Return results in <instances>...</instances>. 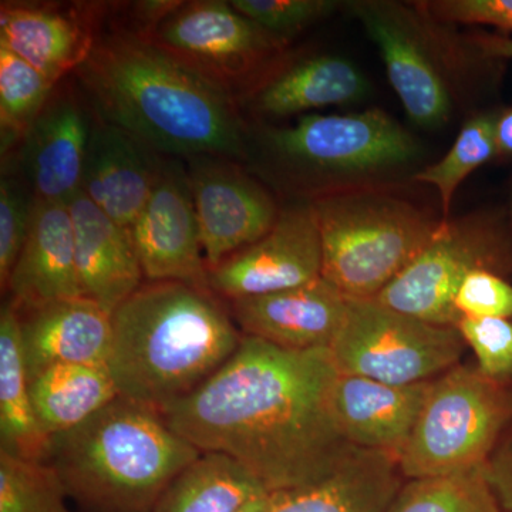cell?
I'll list each match as a JSON object with an SVG mask.
<instances>
[{
    "label": "cell",
    "mask_w": 512,
    "mask_h": 512,
    "mask_svg": "<svg viewBox=\"0 0 512 512\" xmlns=\"http://www.w3.org/2000/svg\"><path fill=\"white\" fill-rule=\"evenodd\" d=\"M370 93L365 73L339 55H313L266 74L249 93V110L265 117L295 116L328 106L359 103Z\"/></svg>",
    "instance_id": "obj_23"
},
{
    "label": "cell",
    "mask_w": 512,
    "mask_h": 512,
    "mask_svg": "<svg viewBox=\"0 0 512 512\" xmlns=\"http://www.w3.org/2000/svg\"><path fill=\"white\" fill-rule=\"evenodd\" d=\"M322 239L311 201L285 208L268 232L208 271V289L225 301L269 295L322 276Z\"/></svg>",
    "instance_id": "obj_12"
},
{
    "label": "cell",
    "mask_w": 512,
    "mask_h": 512,
    "mask_svg": "<svg viewBox=\"0 0 512 512\" xmlns=\"http://www.w3.org/2000/svg\"><path fill=\"white\" fill-rule=\"evenodd\" d=\"M456 328L476 353L478 370L495 382L512 384V320L464 316Z\"/></svg>",
    "instance_id": "obj_33"
},
{
    "label": "cell",
    "mask_w": 512,
    "mask_h": 512,
    "mask_svg": "<svg viewBox=\"0 0 512 512\" xmlns=\"http://www.w3.org/2000/svg\"><path fill=\"white\" fill-rule=\"evenodd\" d=\"M76 74L100 119L150 150L247 157L249 134L231 93L141 33L96 40Z\"/></svg>",
    "instance_id": "obj_2"
},
{
    "label": "cell",
    "mask_w": 512,
    "mask_h": 512,
    "mask_svg": "<svg viewBox=\"0 0 512 512\" xmlns=\"http://www.w3.org/2000/svg\"><path fill=\"white\" fill-rule=\"evenodd\" d=\"M485 477L493 488L503 512H512V424L504 431L484 466Z\"/></svg>",
    "instance_id": "obj_37"
},
{
    "label": "cell",
    "mask_w": 512,
    "mask_h": 512,
    "mask_svg": "<svg viewBox=\"0 0 512 512\" xmlns=\"http://www.w3.org/2000/svg\"><path fill=\"white\" fill-rule=\"evenodd\" d=\"M76 264L84 298L113 312L143 286L131 229L121 227L83 191L69 202Z\"/></svg>",
    "instance_id": "obj_18"
},
{
    "label": "cell",
    "mask_w": 512,
    "mask_h": 512,
    "mask_svg": "<svg viewBox=\"0 0 512 512\" xmlns=\"http://www.w3.org/2000/svg\"><path fill=\"white\" fill-rule=\"evenodd\" d=\"M187 173L208 271L278 221L281 211L264 185L224 157H191Z\"/></svg>",
    "instance_id": "obj_13"
},
{
    "label": "cell",
    "mask_w": 512,
    "mask_h": 512,
    "mask_svg": "<svg viewBox=\"0 0 512 512\" xmlns=\"http://www.w3.org/2000/svg\"><path fill=\"white\" fill-rule=\"evenodd\" d=\"M498 113L500 111H480L468 117L446 156L413 175L417 183L436 188L443 215L441 220L450 218L454 195L468 175L495 158Z\"/></svg>",
    "instance_id": "obj_28"
},
{
    "label": "cell",
    "mask_w": 512,
    "mask_h": 512,
    "mask_svg": "<svg viewBox=\"0 0 512 512\" xmlns=\"http://www.w3.org/2000/svg\"><path fill=\"white\" fill-rule=\"evenodd\" d=\"M468 40L490 59L507 62L512 60V37L497 35V33H471Z\"/></svg>",
    "instance_id": "obj_38"
},
{
    "label": "cell",
    "mask_w": 512,
    "mask_h": 512,
    "mask_svg": "<svg viewBox=\"0 0 512 512\" xmlns=\"http://www.w3.org/2000/svg\"><path fill=\"white\" fill-rule=\"evenodd\" d=\"M66 488L46 461L0 451V512H70Z\"/></svg>",
    "instance_id": "obj_31"
},
{
    "label": "cell",
    "mask_w": 512,
    "mask_h": 512,
    "mask_svg": "<svg viewBox=\"0 0 512 512\" xmlns=\"http://www.w3.org/2000/svg\"><path fill=\"white\" fill-rule=\"evenodd\" d=\"M89 121L73 97L50 99L23 137L22 161L36 200L69 205L82 187Z\"/></svg>",
    "instance_id": "obj_21"
},
{
    "label": "cell",
    "mask_w": 512,
    "mask_h": 512,
    "mask_svg": "<svg viewBox=\"0 0 512 512\" xmlns=\"http://www.w3.org/2000/svg\"><path fill=\"white\" fill-rule=\"evenodd\" d=\"M466 348L454 326L403 315L375 299H349L345 322L330 352L340 373L416 384L453 369Z\"/></svg>",
    "instance_id": "obj_10"
},
{
    "label": "cell",
    "mask_w": 512,
    "mask_h": 512,
    "mask_svg": "<svg viewBox=\"0 0 512 512\" xmlns=\"http://www.w3.org/2000/svg\"><path fill=\"white\" fill-rule=\"evenodd\" d=\"M30 396L46 436L80 426L120 397L106 365H57L30 379Z\"/></svg>",
    "instance_id": "obj_26"
},
{
    "label": "cell",
    "mask_w": 512,
    "mask_h": 512,
    "mask_svg": "<svg viewBox=\"0 0 512 512\" xmlns=\"http://www.w3.org/2000/svg\"><path fill=\"white\" fill-rule=\"evenodd\" d=\"M512 424V384L473 366H454L431 382L412 436L399 458L402 476H450L485 466Z\"/></svg>",
    "instance_id": "obj_8"
},
{
    "label": "cell",
    "mask_w": 512,
    "mask_h": 512,
    "mask_svg": "<svg viewBox=\"0 0 512 512\" xmlns=\"http://www.w3.org/2000/svg\"><path fill=\"white\" fill-rule=\"evenodd\" d=\"M6 288L23 311L83 296L69 205L35 198L28 237Z\"/></svg>",
    "instance_id": "obj_19"
},
{
    "label": "cell",
    "mask_w": 512,
    "mask_h": 512,
    "mask_svg": "<svg viewBox=\"0 0 512 512\" xmlns=\"http://www.w3.org/2000/svg\"><path fill=\"white\" fill-rule=\"evenodd\" d=\"M150 151L106 121L90 131L80 191L121 227H133L156 183L160 164Z\"/></svg>",
    "instance_id": "obj_20"
},
{
    "label": "cell",
    "mask_w": 512,
    "mask_h": 512,
    "mask_svg": "<svg viewBox=\"0 0 512 512\" xmlns=\"http://www.w3.org/2000/svg\"><path fill=\"white\" fill-rule=\"evenodd\" d=\"M431 382L390 384L339 372L332 389L336 426L352 446L399 460L429 396Z\"/></svg>",
    "instance_id": "obj_16"
},
{
    "label": "cell",
    "mask_w": 512,
    "mask_h": 512,
    "mask_svg": "<svg viewBox=\"0 0 512 512\" xmlns=\"http://www.w3.org/2000/svg\"><path fill=\"white\" fill-rule=\"evenodd\" d=\"M49 441L36 419L30 396L19 309L9 302L0 312V451L46 461Z\"/></svg>",
    "instance_id": "obj_25"
},
{
    "label": "cell",
    "mask_w": 512,
    "mask_h": 512,
    "mask_svg": "<svg viewBox=\"0 0 512 512\" xmlns=\"http://www.w3.org/2000/svg\"><path fill=\"white\" fill-rule=\"evenodd\" d=\"M144 36L228 93V83L255 73L286 43L220 0L180 2Z\"/></svg>",
    "instance_id": "obj_11"
},
{
    "label": "cell",
    "mask_w": 512,
    "mask_h": 512,
    "mask_svg": "<svg viewBox=\"0 0 512 512\" xmlns=\"http://www.w3.org/2000/svg\"><path fill=\"white\" fill-rule=\"evenodd\" d=\"M476 271L512 275L507 212L474 211L456 220H441L419 255L375 301L403 315L456 328L463 318L454 303L458 289Z\"/></svg>",
    "instance_id": "obj_9"
},
{
    "label": "cell",
    "mask_w": 512,
    "mask_h": 512,
    "mask_svg": "<svg viewBox=\"0 0 512 512\" xmlns=\"http://www.w3.org/2000/svg\"><path fill=\"white\" fill-rule=\"evenodd\" d=\"M131 235L148 282H181L208 289V266L190 178L180 164H160Z\"/></svg>",
    "instance_id": "obj_14"
},
{
    "label": "cell",
    "mask_w": 512,
    "mask_h": 512,
    "mask_svg": "<svg viewBox=\"0 0 512 512\" xmlns=\"http://www.w3.org/2000/svg\"><path fill=\"white\" fill-rule=\"evenodd\" d=\"M330 349L288 350L244 336L190 396L160 413L200 451L227 454L269 494L329 476L355 448L332 412Z\"/></svg>",
    "instance_id": "obj_1"
},
{
    "label": "cell",
    "mask_w": 512,
    "mask_h": 512,
    "mask_svg": "<svg viewBox=\"0 0 512 512\" xmlns=\"http://www.w3.org/2000/svg\"><path fill=\"white\" fill-rule=\"evenodd\" d=\"M242 335L288 350L330 349L349 308V298L325 278L228 302Z\"/></svg>",
    "instance_id": "obj_15"
},
{
    "label": "cell",
    "mask_w": 512,
    "mask_h": 512,
    "mask_svg": "<svg viewBox=\"0 0 512 512\" xmlns=\"http://www.w3.org/2000/svg\"><path fill=\"white\" fill-rule=\"evenodd\" d=\"M35 197L30 200L26 191L8 177L0 183V282L8 285L13 266L28 237Z\"/></svg>",
    "instance_id": "obj_34"
},
{
    "label": "cell",
    "mask_w": 512,
    "mask_h": 512,
    "mask_svg": "<svg viewBox=\"0 0 512 512\" xmlns=\"http://www.w3.org/2000/svg\"><path fill=\"white\" fill-rule=\"evenodd\" d=\"M242 338L210 289L148 282L113 312L106 366L121 397L163 413L214 376Z\"/></svg>",
    "instance_id": "obj_3"
},
{
    "label": "cell",
    "mask_w": 512,
    "mask_h": 512,
    "mask_svg": "<svg viewBox=\"0 0 512 512\" xmlns=\"http://www.w3.org/2000/svg\"><path fill=\"white\" fill-rule=\"evenodd\" d=\"M384 512H503L484 467L450 476L414 478Z\"/></svg>",
    "instance_id": "obj_29"
},
{
    "label": "cell",
    "mask_w": 512,
    "mask_h": 512,
    "mask_svg": "<svg viewBox=\"0 0 512 512\" xmlns=\"http://www.w3.org/2000/svg\"><path fill=\"white\" fill-rule=\"evenodd\" d=\"M266 494L264 485L234 458L201 451L168 484L153 512H238Z\"/></svg>",
    "instance_id": "obj_27"
},
{
    "label": "cell",
    "mask_w": 512,
    "mask_h": 512,
    "mask_svg": "<svg viewBox=\"0 0 512 512\" xmlns=\"http://www.w3.org/2000/svg\"><path fill=\"white\" fill-rule=\"evenodd\" d=\"M346 9L375 43L414 126H446L468 80L485 64L501 62L484 56L454 25L434 19L417 2L356 0Z\"/></svg>",
    "instance_id": "obj_6"
},
{
    "label": "cell",
    "mask_w": 512,
    "mask_h": 512,
    "mask_svg": "<svg viewBox=\"0 0 512 512\" xmlns=\"http://www.w3.org/2000/svg\"><path fill=\"white\" fill-rule=\"evenodd\" d=\"M429 15L448 25L490 26L512 32V0H424L417 2Z\"/></svg>",
    "instance_id": "obj_36"
},
{
    "label": "cell",
    "mask_w": 512,
    "mask_h": 512,
    "mask_svg": "<svg viewBox=\"0 0 512 512\" xmlns=\"http://www.w3.org/2000/svg\"><path fill=\"white\" fill-rule=\"evenodd\" d=\"M94 43L92 29L76 13L20 3H6L0 10V47L32 64L52 83L76 73Z\"/></svg>",
    "instance_id": "obj_24"
},
{
    "label": "cell",
    "mask_w": 512,
    "mask_h": 512,
    "mask_svg": "<svg viewBox=\"0 0 512 512\" xmlns=\"http://www.w3.org/2000/svg\"><path fill=\"white\" fill-rule=\"evenodd\" d=\"M55 83L32 64L0 47V123L3 136L25 137L52 99Z\"/></svg>",
    "instance_id": "obj_30"
},
{
    "label": "cell",
    "mask_w": 512,
    "mask_h": 512,
    "mask_svg": "<svg viewBox=\"0 0 512 512\" xmlns=\"http://www.w3.org/2000/svg\"><path fill=\"white\" fill-rule=\"evenodd\" d=\"M256 153L275 180L309 200L383 187L417 163L421 146L387 111L306 114L289 127H268L256 138Z\"/></svg>",
    "instance_id": "obj_5"
},
{
    "label": "cell",
    "mask_w": 512,
    "mask_h": 512,
    "mask_svg": "<svg viewBox=\"0 0 512 512\" xmlns=\"http://www.w3.org/2000/svg\"><path fill=\"white\" fill-rule=\"evenodd\" d=\"M29 377L57 365H106L113 343V315L80 298L20 312Z\"/></svg>",
    "instance_id": "obj_17"
},
{
    "label": "cell",
    "mask_w": 512,
    "mask_h": 512,
    "mask_svg": "<svg viewBox=\"0 0 512 512\" xmlns=\"http://www.w3.org/2000/svg\"><path fill=\"white\" fill-rule=\"evenodd\" d=\"M507 214H508V224H510V234H511V244H512V195H511V202H510V210H508Z\"/></svg>",
    "instance_id": "obj_41"
},
{
    "label": "cell",
    "mask_w": 512,
    "mask_h": 512,
    "mask_svg": "<svg viewBox=\"0 0 512 512\" xmlns=\"http://www.w3.org/2000/svg\"><path fill=\"white\" fill-rule=\"evenodd\" d=\"M201 451L156 410L117 397L80 426L50 437L46 463L67 494L106 512H153Z\"/></svg>",
    "instance_id": "obj_4"
},
{
    "label": "cell",
    "mask_w": 512,
    "mask_h": 512,
    "mask_svg": "<svg viewBox=\"0 0 512 512\" xmlns=\"http://www.w3.org/2000/svg\"><path fill=\"white\" fill-rule=\"evenodd\" d=\"M495 157L512 158V107L500 111L495 121Z\"/></svg>",
    "instance_id": "obj_39"
},
{
    "label": "cell",
    "mask_w": 512,
    "mask_h": 512,
    "mask_svg": "<svg viewBox=\"0 0 512 512\" xmlns=\"http://www.w3.org/2000/svg\"><path fill=\"white\" fill-rule=\"evenodd\" d=\"M454 303L463 318L512 320V284L494 272L476 271L458 289Z\"/></svg>",
    "instance_id": "obj_35"
},
{
    "label": "cell",
    "mask_w": 512,
    "mask_h": 512,
    "mask_svg": "<svg viewBox=\"0 0 512 512\" xmlns=\"http://www.w3.org/2000/svg\"><path fill=\"white\" fill-rule=\"evenodd\" d=\"M242 15L272 35L289 39L342 8L336 0H232Z\"/></svg>",
    "instance_id": "obj_32"
},
{
    "label": "cell",
    "mask_w": 512,
    "mask_h": 512,
    "mask_svg": "<svg viewBox=\"0 0 512 512\" xmlns=\"http://www.w3.org/2000/svg\"><path fill=\"white\" fill-rule=\"evenodd\" d=\"M309 201L322 239V278L349 299H375L419 255L441 221L383 187Z\"/></svg>",
    "instance_id": "obj_7"
},
{
    "label": "cell",
    "mask_w": 512,
    "mask_h": 512,
    "mask_svg": "<svg viewBox=\"0 0 512 512\" xmlns=\"http://www.w3.org/2000/svg\"><path fill=\"white\" fill-rule=\"evenodd\" d=\"M400 477L397 458L355 447L322 480L269 494L265 512H384Z\"/></svg>",
    "instance_id": "obj_22"
},
{
    "label": "cell",
    "mask_w": 512,
    "mask_h": 512,
    "mask_svg": "<svg viewBox=\"0 0 512 512\" xmlns=\"http://www.w3.org/2000/svg\"><path fill=\"white\" fill-rule=\"evenodd\" d=\"M268 500L269 494L262 495V497L255 498L254 501H251V503L245 505V507L238 512H265L266 505H268Z\"/></svg>",
    "instance_id": "obj_40"
}]
</instances>
